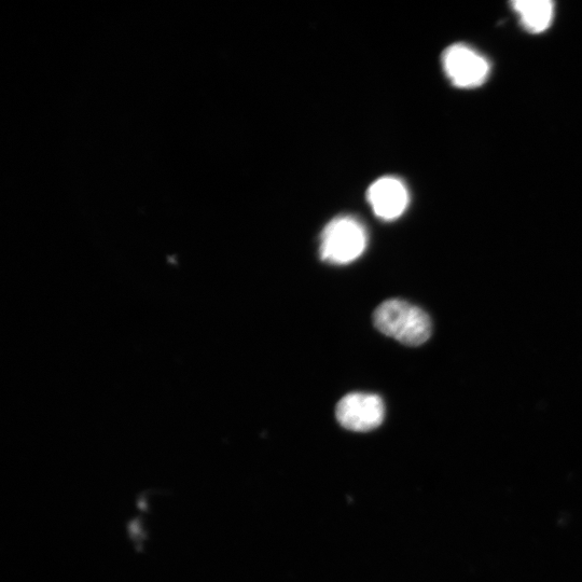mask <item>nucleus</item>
I'll use <instances>...</instances> for the list:
<instances>
[{
  "mask_svg": "<svg viewBox=\"0 0 582 582\" xmlns=\"http://www.w3.org/2000/svg\"><path fill=\"white\" fill-rule=\"evenodd\" d=\"M373 322L383 335L409 346H419L432 335V322L427 313L400 299L380 304L373 314Z\"/></svg>",
  "mask_w": 582,
  "mask_h": 582,
  "instance_id": "nucleus-1",
  "label": "nucleus"
},
{
  "mask_svg": "<svg viewBox=\"0 0 582 582\" xmlns=\"http://www.w3.org/2000/svg\"><path fill=\"white\" fill-rule=\"evenodd\" d=\"M367 244L365 226L352 216H340L322 232L321 257L331 265H349L364 254Z\"/></svg>",
  "mask_w": 582,
  "mask_h": 582,
  "instance_id": "nucleus-2",
  "label": "nucleus"
},
{
  "mask_svg": "<svg viewBox=\"0 0 582 582\" xmlns=\"http://www.w3.org/2000/svg\"><path fill=\"white\" fill-rule=\"evenodd\" d=\"M443 71L457 88H477L488 79L491 66L480 53L463 44L449 47L442 54Z\"/></svg>",
  "mask_w": 582,
  "mask_h": 582,
  "instance_id": "nucleus-3",
  "label": "nucleus"
},
{
  "mask_svg": "<svg viewBox=\"0 0 582 582\" xmlns=\"http://www.w3.org/2000/svg\"><path fill=\"white\" fill-rule=\"evenodd\" d=\"M336 415L339 423L349 431L370 432L382 424L385 406L378 395L352 393L339 401Z\"/></svg>",
  "mask_w": 582,
  "mask_h": 582,
  "instance_id": "nucleus-4",
  "label": "nucleus"
},
{
  "mask_svg": "<svg viewBox=\"0 0 582 582\" xmlns=\"http://www.w3.org/2000/svg\"><path fill=\"white\" fill-rule=\"evenodd\" d=\"M367 199L377 217L393 221L406 212L410 196L407 186L399 178L385 176L370 186Z\"/></svg>",
  "mask_w": 582,
  "mask_h": 582,
  "instance_id": "nucleus-5",
  "label": "nucleus"
},
{
  "mask_svg": "<svg viewBox=\"0 0 582 582\" xmlns=\"http://www.w3.org/2000/svg\"><path fill=\"white\" fill-rule=\"evenodd\" d=\"M511 5L529 32L543 33L551 25L554 6L550 0H516Z\"/></svg>",
  "mask_w": 582,
  "mask_h": 582,
  "instance_id": "nucleus-6",
  "label": "nucleus"
}]
</instances>
